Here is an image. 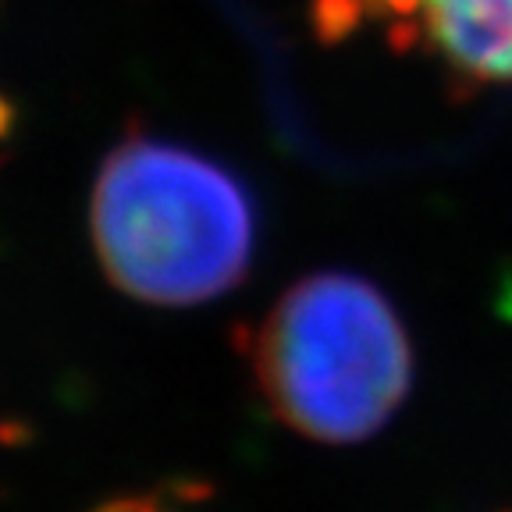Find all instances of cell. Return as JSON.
Instances as JSON below:
<instances>
[{
	"label": "cell",
	"instance_id": "6da1fadb",
	"mask_svg": "<svg viewBox=\"0 0 512 512\" xmlns=\"http://www.w3.org/2000/svg\"><path fill=\"white\" fill-rule=\"evenodd\" d=\"M89 235L121 292L150 306H196L246 278L256 210L224 164L189 146L132 136L100 164Z\"/></svg>",
	"mask_w": 512,
	"mask_h": 512
},
{
	"label": "cell",
	"instance_id": "7a4b0ae2",
	"mask_svg": "<svg viewBox=\"0 0 512 512\" xmlns=\"http://www.w3.org/2000/svg\"><path fill=\"white\" fill-rule=\"evenodd\" d=\"M260 395L281 424L328 445L381 431L413 381V349L374 281L320 271L271 306L253 338Z\"/></svg>",
	"mask_w": 512,
	"mask_h": 512
},
{
	"label": "cell",
	"instance_id": "3957f363",
	"mask_svg": "<svg viewBox=\"0 0 512 512\" xmlns=\"http://www.w3.org/2000/svg\"><path fill=\"white\" fill-rule=\"evenodd\" d=\"M313 11L335 36L374 22L402 47H424L459 79L512 82V0H317Z\"/></svg>",
	"mask_w": 512,
	"mask_h": 512
},
{
	"label": "cell",
	"instance_id": "277c9868",
	"mask_svg": "<svg viewBox=\"0 0 512 512\" xmlns=\"http://www.w3.org/2000/svg\"><path fill=\"white\" fill-rule=\"evenodd\" d=\"M11 139H15V107L0 89V160H4V150L11 146Z\"/></svg>",
	"mask_w": 512,
	"mask_h": 512
},
{
	"label": "cell",
	"instance_id": "5b68a950",
	"mask_svg": "<svg viewBox=\"0 0 512 512\" xmlns=\"http://www.w3.org/2000/svg\"><path fill=\"white\" fill-rule=\"evenodd\" d=\"M96 512H171L164 505L150 502V498H128V502H114V505H104V509Z\"/></svg>",
	"mask_w": 512,
	"mask_h": 512
}]
</instances>
